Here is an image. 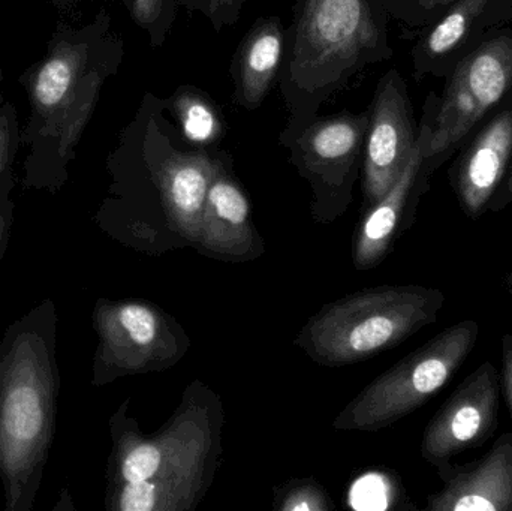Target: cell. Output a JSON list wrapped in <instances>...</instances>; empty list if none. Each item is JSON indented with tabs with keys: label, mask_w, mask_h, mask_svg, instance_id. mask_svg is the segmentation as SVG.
Listing matches in <instances>:
<instances>
[{
	"label": "cell",
	"mask_w": 512,
	"mask_h": 511,
	"mask_svg": "<svg viewBox=\"0 0 512 511\" xmlns=\"http://www.w3.org/2000/svg\"><path fill=\"white\" fill-rule=\"evenodd\" d=\"M174 0H131L135 23L152 36L153 45L162 44L168 30L167 17L173 11Z\"/></svg>",
	"instance_id": "21"
},
{
	"label": "cell",
	"mask_w": 512,
	"mask_h": 511,
	"mask_svg": "<svg viewBox=\"0 0 512 511\" xmlns=\"http://www.w3.org/2000/svg\"><path fill=\"white\" fill-rule=\"evenodd\" d=\"M501 380L492 362L468 375L439 408L421 441V456L435 468L483 446L498 428Z\"/></svg>",
	"instance_id": "10"
},
{
	"label": "cell",
	"mask_w": 512,
	"mask_h": 511,
	"mask_svg": "<svg viewBox=\"0 0 512 511\" xmlns=\"http://www.w3.org/2000/svg\"><path fill=\"white\" fill-rule=\"evenodd\" d=\"M219 404L201 383L186 390L173 419L141 434L128 402L110 420L105 507L111 511H189L209 489L219 455Z\"/></svg>",
	"instance_id": "2"
},
{
	"label": "cell",
	"mask_w": 512,
	"mask_h": 511,
	"mask_svg": "<svg viewBox=\"0 0 512 511\" xmlns=\"http://www.w3.org/2000/svg\"><path fill=\"white\" fill-rule=\"evenodd\" d=\"M512 204V162L510 171H508L507 177H505L504 183L499 188L498 194L493 197L492 203H490V212H502Z\"/></svg>",
	"instance_id": "27"
},
{
	"label": "cell",
	"mask_w": 512,
	"mask_h": 511,
	"mask_svg": "<svg viewBox=\"0 0 512 511\" xmlns=\"http://www.w3.org/2000/svg\"><path fill=\"white\" fill-rule=\"evenodd\" d=\"M388 21L387 0H297L277 75L288 110L283 147L358 72L393 57Z\"/></svg>",
	"instance_id": "4"
},
{
	"label": "cell",
	"mask_w": 512,
	"mask_h": 511,
	"mask_svg": "<svg viewBox=\"0 0 512 511\" xmlns=\"http://www.w3.org/2000/svg\"><path fill=\"white\" fill-rule=\"evenodd\" d=\"M369 117V108L315 117L289 144L292 164L312 185L316 212L330 215L348 207L363 168Z\"/></svg>",
	"instance_id": "9"
},
{
	"label": "cell",
	"mask_w": 512,
	"mask_h": 511,
	"mask_svg": "<svg viewBox=\"0 0 512 511\" xmlns=\"http://www.w3.org/2000/svg\"><path fill=\"white\" fill-rule=\"evenodd\" d=\"M174 3H182L189 9L200 11L219 32L237 23L246 0H174Z\"/></svg>",
	"instance_id": "24"
},
{
	"label": "cell",
	"mask_w": 512,
	"mask_h": 511,
	"mask_svg": "<svg viewBox=\"0 0 512 511\" xmlns=\"http://www.w3.org/2000/svg\"><path fill=\"white\" fill-rule=\"evenodd\" d=\"M146 147L152 150L149 161L153 182L161 194L168 224L179 236L197 243L207 194L216 174L225 167L224 159L204 152H180L167 143L161 144L159 131L149 132Z\"/></svg>",
	"instance_id": "14"
},
{
	"label": "cell",
	"mask_w": 512,
	"mask_h": 511,
	"mask_svg": "<svg viewBox=\"0 0 512 511\" xmlns=\"http://www.w3.org/2000/svg\"><path fill=\"white\" fill-rule=\"evenodd\" d=\"M459 0H387L390 17L403 27L423 32Z\"/></svg>",
	"instance_id": "20"
},
{
	"label": "cell",
	"mask_w": 512,
	"mask_h": 511,
	"mask_svg": "<svg viewBox=\"0 0 512 511\" xmlns=\"http://www.w3.org/2000/svg\"><path fill=\"white\" fill-rule=\"evenodd\" d=\"M444 486L427 498V511H512V434L472 464L436 468Z\"/></svg>",
	"instance_id": "16"
},
{
	"label": "cell",
	"mask_w": 512,
	"mask_h": 511,
	"mask_svg": "<svg viewBox=\"0 0 512 511\" xmlns=\"http://www.w3.org/2000/svg\"><path fill=\"white\" fill-rule=\"evenodd\" d=\"M174 111L182 123L183 132L197 143L207 144L218 140L222 123L209 101L192 90H180L173 99Z\"/></svg>",
	"instance_id": "19"
},
{
	"label": "cell",
	"mask_w": 512,
	"mask_h": 511,
	"mask_svg": "<svg viewBox=\"0 0 512 511\" xmlns=\"http://www.w3.org/2000/svg\"><path fill=\"white\" fill-rule=\"evenodd\" d=\"M122 53L105 11L83 27L57 24L45 56L20 77L30 105L21 129V146L29 147L24 188L56 194L68 182L75 149Z\"/></svg>",
	"instance_id": "1"
},
{
	"label": "cell",
	"mask_w": 512,
	"mask_h": 511,
	"mask_svg": "<svg viewBox=\"0 0 512 511\" xmlns=\"http://www.w3.org/2000/svg\"><path fill=\"white\" fill-rule=\"evenodd\" d=\"M512 21V0H459L435 24L420 32L412 48L417 81L447 78L492 33Z\"/></svg>",
	"instance_id": "12"
},
{
	"label": "cell",
	"mask_w": 512,
	"mask_h": 511,
	"mask_svg": "<svg viewBox=\"0 0 512 511\" xmlns=\"http://www.w3.org/2000/svg\"><path fill=\"white\" fill-rule=\"evenodd\" d=\"M502 287H504V290L512 297V270L511 272L505 273L504 278H502Z\"/></svg>",
	"instance_id": "28"
},
{
	"label": "cell",
	"mask_w": 512,
	"mask_h": 511,
	"mask_svg": "<svg viewBox=\"0 0 512 511\" xmlns=\"http://www.w3.org/2000/svg\"><path fill=\"white\" fill-rule=\"evenodd\" d=\"M276 509L282 511H328L334 509L331 498L321 486L312 482H295L283 491L282 503Z\"/></svg>",
	"instance_id": "23"
},
{
	"label": "cell",
	"mask_w": 512,
	"mask_h": 511,
	"mask_svg": "<svg viewBox=\"0 0 512 511\" xmlns=\"http://www.w3.org/2000/svg\"><path fill=\"white\" fill-rule=\"evenodd\" d=\"M286 29L279 18H262L243 39L234 57V98L256 110L279 75L285 51Z\"/></svg>",
	"instance_id": "18"
},
{
	"label": "cell",
	"mask_w": 512,
	"mask_h": 511,
	"mask_svg": "<svg viewBox=\"0 0 512 511\" xmlns=\"http://www.w3.org/2000/svg\"><path fill=\"white\" fill-rule=\"evenodd\" d=\"M502 389L512 419V333H505L501 341Z\"/></svg>",
	"instance_id": "26"
},
{
	"label": "cell",
	"mask_w": 512,
	"mask_h": 511,
	"mask_svg": "<svg viewBox=\"0 0 512 511\" xmlns=\"http://www.w3.org/2000/svg\"><path fill=\"white\" fill-rule=\"evenodd\" d=\"M92 321L98 336L90 380L95 387L173 368L189 348L179 323L144 300L99 299Z\"/></svg>",
	"instance_id": "8"
},
{
	"label": "cell",
	"mask_w": 512,
	"mask_h": 511,
	"mask_svg": "<svg viewBox=\"0 0 512 511\" xmlns=\"http://www.w3.org/2000/svg\"><path fill=\"white\" fill-rule=\"evenodd\" d=\"M480 333L475 320L442 330L364 387L340 411L334 429L376 432L405 419L450 383L477 347Z\"/></svg>",
	"instance_id": "6"
},
{
	"label": "cell",
	"mask_w": 512,
	"mask_h": 511,
	"mask_svg": "<svg viewBox=\"0 0 512 511\" xmlns=\"http://www.w3.org/2000/svg\"><path fill=\"white\" fill-rule=\"evenodd\" d=\"M448 171L460 209L478 219L489 210L512 162V108L490 117L459 150Z\"/></svg>",
	"instance_id": "15"
},
{
	"label": "cell",
	"mask_w": 512,
	"mask_h": 511,
	"mask_svg": "<svg viewBox=\"0 0 512 511\" xmlns=\"http://www.w3.org/2000/svg\"><path fill=\"white\" fill-rule=\"evenodd\" d=\"M2 84H3V71H2V66H0V102H2Z\"/></svg>",
	"instance_id": "29"
},
{
	"label": "cell",
	"mask_w": 512,
	"mask_h": 511,
	"mask_svg": "<svg viewBox=\"0 0 512 511\" xmlns=\"http://www.w3.org/2000/svg\"><path fill=\"white\" fill-rule=\"evenodd\" d=\"M21 147V129L17 110L11 102L0 105V182L12 173L15 156Z\"/></svg>",
	"instance_id": "22"
},
{
	"label": "cell",
	"mask_w": 512,
	"mask_h": 511,
	"mask_svg": "<svg viewBox=\"0 0 512 511\" xmlns=\"http://www.w3.org/2000/svg\"><path fill=\"white\" fill-rule=\"evenodd\" d=\"M14 185V171L0 182V261L8 249L12 227H14L15 204L11 197Z\"/></svg>",
	"instance_id": "25"
},
{
	"label": "cell",
	"mask_w": 512,
	"mask_h": 511,
	"mask_svg": "<svg viewBox=\"0 0 512 511\" xmlns=\"http://www.w3.org/2000/svg\"><path fill=\"white\" fill-rule=\"evenodd\" d=\"M438 105L439 96L435 92L430 93L424 104L417 143L408 164L387 194L367 207L354 254L355 269L361 272L373 269L387 257L400 228L406 225V218L414 215L421 195L429 189L430 177L424 173L423 159L432 138Z\"/></svg>",
	"instance_id": "13"
},
{
	"label": "cell",
	"mask_w": 512,
	"mask_h": 511,
	"mask_svg": "<svg viewBox=\"0 0 512 511\" xmlns=\"http://www.w3.org/2000/svg\"><path fill=\"white\" fill-rule=\"evenodd\" d=\"M256 240L248 198L224 167L210 185L195 245L224 260H246L261 248Z\"/></svg>",
	"instance_id": "17"
},
{
	"label": "cell",
	"mask_w": 512,
	"mask_h": 511,
	"mask_svg": "<svg viewBox=\"0 0 512 511\" xmlns=\"http://www.w3.org/2000/svg\"><path fill=\"white\" fill-rule=\"evenodd\" d=\"M445 306L439 288L382 285L325 305L303 327L295 345L328 368L354 365L391 350L435 324Z\"/></svg>",
	"instance_id": "5"
},
{
	"label": "cell",
	"mask_w": 512,
	"mask_h": 511,
	"mask_svg": "<svg viewBox=\"0 0 512 511\" xmlns=\"http://www.w3.org/2000/svg\"><path fill=\"white\" fill-rule=\"evenodd\" d=\"M364 141L363 192L366 206L381 200L408 164L418 126L408 86L397 69L385 72L369 107Z\"/></svg>",
	"instance_id": "11"
},
{
	"label": "cell",
	"mask_w": 512,
	"mask_h": 511,
	"mask_svg": "<svg viewBox=\"0 0 512 511\" xmlns=\"http://www.w3.org/2000/svg\"><path fill=\"white\" fill-rule=\"evenodd\" d=\"M512 108V27H501L445 78L423 170L432 174L459 152L483 123Z\"/></svg>",
	"instance_id": "7"
},
{
	"label": "cell",
	"mask_w": 512,
	"mask_h": 511,
	"mask_svg": "<svg viewBox=\"0 0 512 511\" xmlns=\"http://www.w3.org/2000/svg\"><path fill=\"white\" fill-rule=\"evenodd\" d=\"M57 317L44 299L0 338V482L5 511H32L57 431Z\"/></svg>",
	"instance_id": "3"
}]
</instances>
